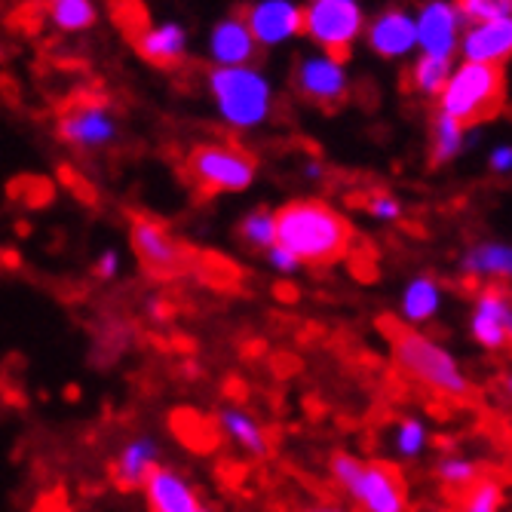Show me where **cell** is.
I'll use <instances>...</instances> for the list:
<instances>
[{
	"instance_id": "obj_37",
	"label": "cell",
	"mask_w": 512,
	"mask_h": 512,
	"mask_svg": "<svg viewBox=\"0 0 512 512\" xmlns=\"http://www.w3.org/2000/svg\"><path fill=\"white\" fill-rule=\"evenodd\" d=\"M307 512H344L338 506H316V509H307Z\"/></svg>"
},
{
	"instance_id": "obj_14",
	"label": "cell",
	"mask_w": 512,
	"mask_h": 512,
	"mask_svg": "<svg viewBox=\"0 0 512 512\" xmlns=\"http://www.w3.org/2000/svg\"><path fill=\"white\" fill-rule=\"evenodd\" d=\"M460 10L442 4V0H433L417 16V43L424 46L433 56H451L457 46V22H460Z\"/></svg>"
},
{
	"instance_id": "obj_35",
	"label": "cell",
	"mask_w": 512,
	"mask_h": 512,
	"mask_svg": "<svg viewBox=\"0 0 512 512\" xmlns=\"http://www.w3.org/2000/svg\"><path fill=\"white\" fill-rule=\"evenodd\" d=\"M491 166H494L497 172H509V169H512V148H497V151L491 154Z\"/></svg>"
},
{
	"instance_id": "obj_22",
	"label": "cell",
	"mask_w": 512,
	"mask_h": 512,
	"mask_svg": "<svg viewBox=\"0 0 512 512\" xmlns=\"http://www.w3.org/2000/svg\"><path fill=\"white\" fill-rule=\"evenodd\" d=\"M408 74H411V89L417 96H439V92H445L448 80L454 77L448 56H433V53H424Z\"/></svg>"
},
{
	"instance_id": "obj_23",
	"label": "cell",
	"mask_w": 512,
	"mask_h": 512,
	"mask_svg": "<svg viewBox=\"0 0 512 512\" xmlns=\"http://www.w3.org/2000/svg\"><path fill=\"white\" fill-rule=\"evenodd\" d=\"M40 4L62 31H83L96 22V10L89 0H40Z\"/></svg>"
},
{
	"instance_id": "obj_18",
	"label": "cell",
	"mask_w": 512,
	"mask_h": 512,
	"mask_svg": "<svg viewBox=\"0 0 512 512\" xmlns=\"http://www.w3.org/2000/svg\"><path fill=\"white\" fill-rule=\"evenodd\" d=\"M135 50L145 62L157 68H175L184 59V31L178 25H160V28H145L135 40Z\"/></svg>"
},
{
	"instance_id": "obj_2",
	"label": "cell",
	"mask_w": 512,
	"mask_h": 512,
	"mask_svg": "<svg viewBox=\"0 0 512 512\" xmlns=\"http://www.w3.org/2000/svg\"><path fill=\"white\" fill-rule=\"evenodd\" d=\"M378 329L387 335L396 365L411 381L424 384L427 390H433L439 396L457 399V402L473 399V387L460 375L457 362L442 347H436L430 338L417 335L411 325H405L402 319H393V316H381Z\"/></svg>"
},
{
	"instance_id": "obj_25",
	"label": "cell",
	"mask_w": 512,
	"mask_h": 512,
	"mask_svg": "<svg viewBox=\"0 0 512 512\" xmlns=\"http://www.w3.org/2000/svg\"><path fill=\"white\" fill-rule=\"evenodd\" d=\"M436 307H439V286L427 276L414 279L405 292V316L411 322H421V319H430L436 313Z\"/></svg>"
},
{
	"instance_id": "obj_4",
	"label": "cell",
	"mask_w": 512,
	"mask_h": 512,
	"mask_svg": "<svg viewBox=\"0 0 512 512\" xmlns=\"http://www.w3.org/2000/svg\"><path fill=\"white\" fill-rule=\"evenodd\" d=\"M332 476L365 512H408L405 482L393 463H365L338 451L332 454Z\"/></svg>"
},
{
	"instance_id": "obj_16",
	"label": "cell",
	"mask_w": 512,
	"mask_h": 512,
	"mask_svg": "<svg viewBox=\"0 0 512 512\" xmlns=\"http://www.w3.org/2000/svg\"><path fill=\"white\" fill-rule=\"evenodd\" d=\"M463 53L470 62H488L503 65L512 56V19H491L476 25L467 37H463Z\"/></svg>"
},
{
	"instance_id": "obj_10",
	"label": "cell",
	"mask_w": 512,
	"mask_h": 512,
	"mask_svg": "<svg viewBox=\"0 0 512 512\" xmlns=\"http://www.w3.org/2000/svg\"><path fill=\"white\" fill-rule=\"evenodd\" d=\"M295 86L298 92L325 108V111H335L344 105L347 99V74H344V65L332 56H313V59H304L295 71Z\"/></svg>"
},
{
	"instance_id": "obj_3",
	"label": "cell",
	"mask_w": 512,
	"mask_h": 512,
	"mask_svg": "<svg viewBox=\"0 0 512 512\" xmlns=\"http://www.w3.org/2000/svg\"><path fill=\"white\" fill-rule=\"evenodd\" d=\"M503 96H506V83L500 65L467 62L448 80L442 92V111L454 117L460 126H473L500 114Z\"/></svg>"
},
{
	"instance_id": "obj_29",
	"label": "cell",
	"mask_w": 512,
	"mask_h": 512,
	"mask_svg": "<svg viewBox=\"0 0 512 512\" xmlns=\"http://www.w3.org/2000/svg\"><path fill=\"white\" fill-rule=\"evenodd\" d=\"M488 467H476V463H467V460H442V467H439V479L442 485L448 488V494H460L463 488H470L479 476H485Z\"/></svg>"
},
{
	"instance_id": "obj_12",
	"label": "cell",
	"mask_w": 512,
	"mask_h": 512,
	"mask_svg": "<svg viewBox=\"0 0 512 512\" xmlns=\"http://www.w3.org/2000/svg\"><path fill=\"white\" fill-rule=\"evenodd\" d=\"M240 13L246 16L252 34L264 46L279 43V40H286V37L304 31V10L289 4V0H264V4L246 7Z\"/></svg>"
},
{
	"instance_id": "obj_38",
	"label": "cell",
	"mask_w": 512,
	"mask_h": 512,
	"mask_svg": "<svg viewBox=\"0 0 512 512\" xmlns=\"http://www.w3.org/2000/svg\"><path fill=\"white\" fill-rule=\"evenodd\" d=\"M506 387H509V393H512V375L506 378Z\"/></svg>"
},
{
	"instance_id": "obj_28",
	"label": "cell",
	"mask_w": 512,
	"mask_h": 512,
	"mask_svg": "<svg viewBox=\"0 0 512 512\" xmlns=\"http://www.w3.org/2000/svg\"><path fill=\"white\" fill-rule=\"evenodd\" d=\"M470 273H503L512 276V249L506 246H479L467 258Z\"/></svg>"
},
{
	"instance_id": "obj_33",
	"label": "cell",
	"mask_w": 512,
	"mask_h": 512,
	"mask_svg": "<svg viewBox=\"0 0 512 512\" xmlns=\"http://www.w3.org/2000/svg\"><path fill=\"white\" fill-rule=\"evenodd\" d=\"M270 261H273V267H279V270H283V273H292V270H298V258L289 252V249H283V246H273L270 249Z\"/></svg>"
},
{
	"instance_id": "obj_24",
	"label": "cell",
	"mask_w": 512,
	"mask_h": 512,
	"mask_svg": "<svg viewBox=\"0 0 512 512\" xmlns=\"http://www.w3.org/2000/svg\"><path fill=\"white\" fill-rule=\"evenodd\" d=\"M460 145H463V126L448 117L445 111L436 114L433 120V163H448L451 157L460 154Z\"/></svg>"
},
{
	"instance_id": "obj_26",
	"label": "cell",
	"mask_w": 512,
	"mask_h": 512,
	"mask_svg": "<svg viewBox=\"0 0 512 512\" xmlns=\"http://www.w3.org/2000/svg\"><path fill=\"white\" fill-rule=\"evenodd\" d=\"M240 234L255 249H273L276 246V215H270L267 209L249 212L243 227H240Z\"/></svg>"
},
{
	"instance_id": "obj_8",
	"label": "cell",
	"mask_w": 512,
	"mask_h": 512,
	"mask_svg": "<svg viewBox=\"0 0 512 512\" xmlns=\"http://www.w3.org/2000/svg\"><path fill=\"white\" fill-rule=\"evenodd\" d=\"M304 31L332 59L344 62L362 31V10L356 0H310L304 10Z\"/></svg>"
},
{
	"instance_id": "obj_39",
	"label": "cell",
	"mask_w": 512,
	"mask_h": 512,
	"mask_svg": "<svg viewBox=\"0 0 512 512\" xmlns=\"http://www.w3.org/2000/svg\"><path fill=\"white\" fill-rule=\"evenodd\" d=\"M197 512H206V509H197Z\"/></svg>"
},
{
	"instance_id": "obj_17",
	"label": "cell",
	"mask_w": 512,
	"mask_h": 512,
	"mask_svg": "<svg viewBox=\"0 0 512 512\" xmlns=\"http://www.w3.org/2000/svg\"><path fill=\"white\" fill-rule=\"evenodd\" d=\"M365 37H368V46L378 56L393 59V56L408 53L411 46L417 43V22H411V16L402 13V10H387L368 25Z\"/></svg>"
},
{
	"instance_id": "obj_7",
	"label": "cell",
	"mask_w": 512,
	"mask_h": 512,
	"mask_svg": "<svg viewBox=\"0 0 512 512\" xmlns=\"http://www.w3.org/2000/svg\"><path fill=\"white\" fill-rule=\"evenodd\" d=\"M132 252L142 264V270L151 276V279H175L181 273L194 270V252L184 246L181 240H175L166 224L148 218V215H135L132 218Z\"/></svg>"
},
{
	"instance_id": "obj_15",
	"label": "cell",
	"mask_w": 512,
	"mask_h": 512,
	"mask_svg": "<svg viewBox=\"0 0 512 512\" xmlns=\"http://www.w3.org/2000/svg\"><path fill=\"white\" fill-rule=\"evenodd\" d=\"M145 494H148V512H197L200 509L194 488L166 467H154L148 473Z\"/></svg>"
},
{
	"instance_id": "obj_19",
	"label": "cell",
	"mask_w": 512,
	"mask_h": 512,
	"mask_svg": "<svg viewBox=\"0 0 512 512\" xmlns=\"http://www.w3.org/2000/svg\"><path fill=\"white\" fill-rule=\"evenodd\" d=\"M154 457H157V445H154L151 439H138V442H132V445L117 457V463H114V482H117L123 491H132V488H138V485H145L148 473L157 467Z\"/></svg>"
},
{
	"instance_id": "obj_1",
	"label": "cell",
	"mask_w": 512,
	"mask_h": 512,
	"mask_svg": "<svg viewBox=\"0 0 512 512\" xmlns=\"http://www.w3.org/2000/svg\"><path fill=\"white\" fill-rule=\"evenodd\" d=\"M276 246L289 249L301 264L332 267L350 255L353 227L322 200H292L276 212Z\"/></svg>"
},
{
	"instance_id": "obj_11",
	"label": "cell",
	"mask_w": 512,
	"mask_h": 512,
	"mask_svg": "<svg viewBox=\"0 0 512 512\" xmlns=\"http://www.w3.org/2000/svg\"><path fill=\"white\" fill-rule=\"evenodd\" d=\"M473 335L488 350H497L506 341L512 344V298H506L503 289H482L473 316Z\"/></svg>"
},
{
	"instance_id": "obj_9",
	"label": "cell",
	"mask_w": 512,
	"mask_h": 512,
	"mask_svg": "<svg viewBox=\"0 0 512 512\" xmlns=\"http://www.w3.org/2000/svg\"><path fill=\"white\" fill-rule=\"evenodd\" d=\"M59 135L77 148H102L114 138V117L99 96L71 99L59 117Z\"/></svg>"
},
{
	"instance_id": "obj_34",
	"label": "cell",
	"mask_w": 512,
	"mask_h": 512,
	"mask_svg": "<svg viewBox=\"0 0 512 512\" xmlns=\"http://www.w3.org/2000/svg\"><path fill=\"white\" fill-rule=\"evenodd\" d=\"M34 512H71V506H68V500L59 491H53V494H46V497L37 500Z\"/></svg>"
},
{
	"instance_id": "obj_20",
	"label": "cell",
	"mask_w": 512,
	"mask_h": 512,
	"mask_svg": "<svg viewBox=\"0 0 512 512\" xmlns=\"http://www.w3.org/2000/svg\"><path fill=\"white\" fill-rule=\"evenodd\" d=\"M169 427H172V433H175L184 445L194 448V451H200V454L218 448V439H221V433H218V427H215L212 417H203V414H197V411H175V414H172V421H169Z\"/></svg>"
},
{
	"instance_id": "obj_27",
	"label": "cell",
	"mask_w": 512,
	"mask_h": 512,
	"mask_svg": "<svg viewBox=\"0 0 512 512\" xmlns=\"http://www.w3.org/2000/svg\"><path fill=\"white\" fill-rule=\"evenodd\" d=\"M221 427L237 442H243L252 454H267V442H264L261 430L249 421L243 411H221Z\"/></svg>"
},
{
	"instance_id": "obj_5",
	"label": "cell",
	"mask_w": 512,
	"mask_h": 512,
	"mask_svg": "<svg viewBox=\"0 0 512 512\" xmlns=\"http://www.w3.org/2000/svg\"><path fill=\"white\" fill-rule=\"evenodd\" d=\"M184 172H188L191 188L200 197H218V194L246 191L258 172V160L240 145L209 142L191 151Z\"/></svg>"
},
{
	"instance_id": "obj_21",
	"label": "cell",
	"mask_w": 512,
	"mask_h": 512,
	"mask_svg": "<svg viewBox=\"0 0 512 512\" xmlns=\"http://www.w3.org/2000/svg\"><path fill=\"white\" fill-rule=\"evenodd\" d=\"M500 488H503V476L488 470L470 488H463L460 494H454V509L451 512H497L500 497H503Z\"/></svg>"
},
{
	"instance_id": "obj_6",
	"label": "cell",
	"mask_w": 512,
	"mask_h": 512,
	"mask_svg": "<svg viewBox=\"0 0 512 512\" xmlns=\"http://www.w3.org/2000/svg\"><path fill=\"white\" fill-rule=\"evenodd\" d=\"M212 96L218 102V111L227 123L234 126H255L270 111V86L267 80L252 71L249 65L237 68H218L209 77Z\"/></svg>"
},
{
	"instance_id": "obj_36",
	"label": "cell",
	"mask_w": 512,
	"mask_h": 512,
	"mask_svg": "<svg viewBox=\"0 0 512 512\" xmlns=\"http://www.w3.org/2000/svg\"><path fill=\"white\" fill-rule=\"evenodd\" d=\"M114 270H117V255H114V252L102 255L99 264H96V273H99L102 279H108V276H114Z\"/></svg>"
},
{
	"instance_id": "obj_13",
	"label": "cell",
	"mask_w": 512,
	"mask_h": 512,
	"mask_svg": "<svg viewBox=\"0 0 512 512\" xmlns=\"http://www.w3.org/2000/svg\"><path fill=\"white\" fill-rule=\"evenodd\" d=\"M212 59L221 68L252 65L258 59V37L252 34L243 13L224 19L212 34Z\"/></svg>"
},
{
	"instance_id": "obj_32",
	"label": "cell",
	"mask_w": 512,
	"mask_h": 512,
	"mask_svg": "<svg viewBox=\"0 0 512 512\" xmlns=\"http://www.w3.org/2000/svg\"><path fill=\"white\" fill-rule=\"evenodd\" d=\"M359 206H365L371 215H378V218H399V203L390 197V194H365L362 200H353Z\"/></svg>"
},
{
	"instance_id": "obj_30",
	"label": "cell",
	"mask_w": 512,
	"mask_h": 512,
	"mask_svg": "<svg viewBox=\"0 0 512 512\" xmlns=\"http://www.w3.org/2000/svg\"><path fill=\"white\" fill-rule=\"evenodd\" d=\"M509 7H512V0H460L457 4L460 16L476 25L509 16Z\"/></svg>"
},
{
	"instance_id": "obj_31",
	"label": "cell",
	"mask_w": 512,
	"mask_h": 512,
	"mask_svg": "<svg viewBox=\"0 0 512 512\" xmlns=\"http://www.w3.org/2000/svg\"><path fill=\"white\" fill-rule=\"evenodd\" d=\"M396 445H399V451L402 454H417L421 451V445H424V427L417 424V421H411V417H405L402 421V427H399V439H396Z\"/></svg>"
}]
</instances>
